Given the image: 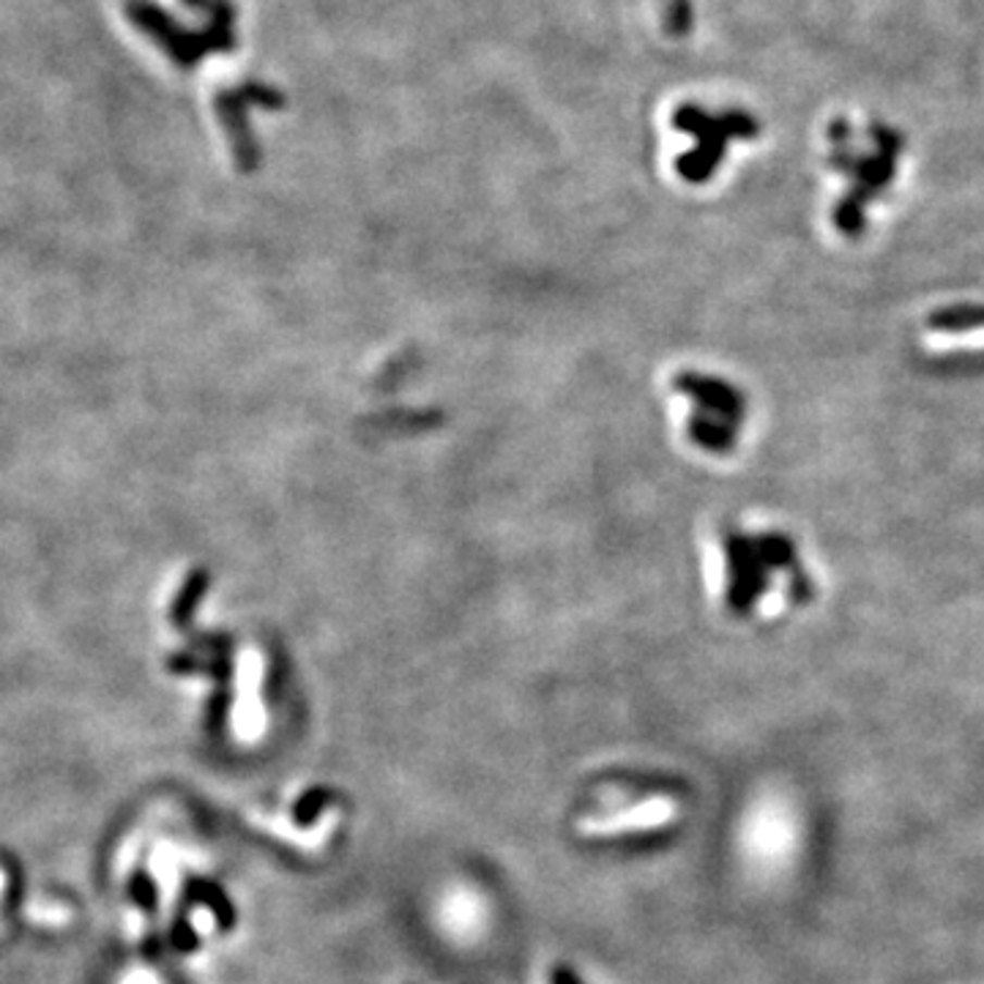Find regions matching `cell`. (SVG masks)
<instances>
[{
	"instance_id": "obj_1",
	"label": "cell",
	"mask_w": 984,
	"mask_h": 984,
	"mask_svg": "<svg viewBox=\"0 0 984 984\" xmlns=\"http://www.w3.org/2000/svg\"><path fill=\"white\" fill-rule=\"evenodd\" d=\"M703 583L722 624L744 635L790 630L826 597V574L805 531L763 509L711 520L703 536Z\"/></svg>"
},
{
	"instance_id": "obj_2",
	"label": "cell",
	"mask_w": 984,
	"mask_h": 984,
	"mask_svg": "<svg viewBox=\"0 0 984 984\" xmlns=\"http://www.w3.org/2000/svg\"><path fill=\"white\" fill-rule=\"evenodd\" d=\"M675 435L698 462L736 468L763 435V402L752 383L717 364H681L668 375Z\"/></svg>"
},
{
	"instance_id": "obj_3",
	"label": "cell",
	"mask_w": 984,
	"mask_h": 984,
	"mask_svg": "<svg viewBox=\"0 0 984 984\" xmlns=\"http://www.w3.org/2000/svg\"><path fill=\"white\" fill-rule=\"evenodd\" d=\"M906 350L927 375L984 377V296L955 292L919 307L908 321Z\"/></svg>"
},
{
	"instance_id": "obj_4",
	"label": "cell",
	"mask_w": 984,
	"mask_h": 984,
	"mask_svg": "<svg viewBox=\"0 0 984 984\" xmlns=\"http://www.w3.org/2000/svg\"><path fill=\"white\" fill-rule=\"evenodd\" d=\"M126 12H129L132 23L137 28L146 30L153 41H159V47L167 50L170 58L178 61L184 68L200 61L209 50H216V47H225L227 50L231 47V41L220 39V36H189L151 0H126Z\"/></svg>"
},
{
	"instance_id": "obj_5",
	"label": "cell",
	"mask_w": 984,
	"mask_h": 984,
	"mask_svg": "<svg viewBox=\"0 0 984 984\" xmlns=\"http://www.w3.org/2000/svg\"><path fill=\"white\" fill-rule=\"evenodd\" d=\"M675 818V801L668 796L646 799L643 805L626 807V810L610 812V815H594L577 821V832L583 837H613V834L643 832V829L664 826Z\"/></svg>"
},
{
	"instance_id": "obj_6",
	"label": "cell",
	"mask_w": 984,
	"mask_h": 984,
	"mask_svg": "<svg viewBox=\"0 0 984 984\" xmlns=\"http://www.w3.org/2000/svg\"><path fill=\"white\" fill-rule=\"evenodd\" d=\"M556 982H558V984H580L577 979L572 976V973H563V971H558V973H556Z\"/></svg>"
}]
</instances>
